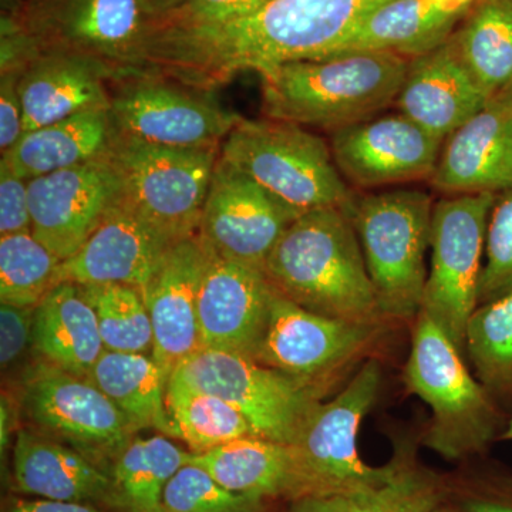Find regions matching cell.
<instances>
[{"mask_svg":"<svg viewBox=\"0 0 512 512\" xmlns=\"http://www.w3.org/2000/svg\"><path fill=\"white\" fill-rule=\"evenodd\" d=\"M5 512H116L99 507V505L76 503V501L47 500H16Z\"/></svg>","mask_w":512,"mask_h":512,"instance_id":"cell-43","label":"cell"},{"mask_svg":"<svg viewBox=\"0 0 512 512\" xmlns=\"http://www.w3.org/2000/svg\"><path fill=\"white\" fill-rule=\"evenodd\" d=\"M390 0H266L251 15L225 23L151 20L143 66L210 93L242 72H269L302 60L329 59L373 12Z\"/></svg>","mask_w":512,"mask_h":512,"instance_id":"cell-1","label":"cell"},{"mask_svg":"<svg viewBox=\"0 0 512 512\" xmlns=\"http://www.w3.org/2000/svg\"><path fill=\"white\" fill-rule=\"evenodd\" d=\"M191 454L164 434L133 437L107 467L114 511L163 512L165 487Z\"/></svg>","mask_w":512,"mask_h":512,"instance_id":"cell-30","label":"cell"},{"mask_svg":"<svg viewBox=\"0 0 512 512\" xmlns=\"http://www.w3.org/2000/svg\"><path fill=\"white\" fill-rule=\"evenodd\" d=\"M478 279V305L512 293V188L495 195Z\"/></svg>","mask_w":512,"mask_h":512,"instance_id":"cell-38","label":"cell"},{"mask_svg":"<svg viewBox=\"0 0 512 512\" xmlns=\"http://www.w3.org/2000/svg\"><path fill=\"white\" fill-rule=\"evenodd\" d=\"M32 345L47 365L89 379L106 348L96 312L79 285L63 282L37 303Z\"/></svg>","mask_w":512,"mask_h":512,"instance_id":"cell-26","label":"cell"},{"mask_svg":"<svg viewBox=\"0 0 512 512\" xmlns=\"http://www.w3.org/2000/svg\"><path fill=\"white\" fill-rule=\"evenodd\" d=\"M20 73H2L0 79V150L2 154L23 136V107L19 94Z\"/></svg>","mask_w":512,"mask_h":512,"instance_id":"cell-42","label":"cell"},{"mask_svg":"<svg viewBox=\"0 0 512 512\" xmlns=\"http://www.w3.org/2000/svg\"><path fill=\"white\" fill-rule=\"evenodd\" d=\"M478 0H390L373 12L330 57L389 52L414 59L443 46ZM329 57V59H330Z\"/></svg>","mask_w":512,"mask_h":512,"instance_id":"cell-25","label":"cell"},{"mask_svg":"<svg viewBox=\"0 0 512 512\" xmlns=\"http://www.w3.org/2000/svg\"><path fill=\"white\" fill-rule=\"evenodd\" d=\"M28 184L0 160V237L32 232Z\"/></svg>","mask_w":512,"mask_h":512,"instance_id":"cell-40","label":"cell"},{"mask_svg":"<svg viewBox=\"0 0 512 512\" xmlns=\"http://www.w3.org/2000/svg\"><path fill=\"white\" fill-rule=\"evenodd\" d=\"M110 80L121 79L97 60L73 53H42L19 77L23 134L82 111L110 107Z\"/></svg>","mask_w":512,"mask_h":512,"instance_id":"cell-23","label":"cell"},{"mask_svg":"<svg viewBox=\"0 0 512 512\" xmlns=\"http://www.w3.org/2000/svg\"><path fill=\"white\" fill-rule=\"evenodd\" d=\"M382 382L379 360H366L335 399L322 402L313 410L298 436L288 444L301 497H348L392 476L393 461L372 467L357 451L360 426L379 399Z\"/></svg>","mask_w":512,"mask_h":512,"instance_id":"cell-7","label":"cell"},{"mask_svg":"<svg viewBox=\"0 0 512 512\" xmlns=\"http://www.w3.org/2000/svg\"><path fill=\"white\" fill-rule=\"evenodd\" d=\"M36 306H0V363L3 369L23 356L33 339Z\"/></svg>","mask_w":512,"mask_h":512,"instance_id":"cell-41","label":"cell"},{"mask_svg":"<svg viewBox=\"0 0 512 512\" xmlns=\"http://www.w3.org/2000/svg\"><path fill=\"white\" fill-rule=\"evenodd\" d=\"M410 59L355 52L275 67L262 77L266 119L340 130L373 119L396 103Z\"/></svg>","mask_w":512,"mask_h":512,"instance_id":"cell-3","label":"cell"},{"mask_svg":"<svg viewBox=\"0 0 512 512\" xmlns=\"http://www.w3.org/2000/svg\"><path fill=\"white\" fill-rule=\"evenodd\" d=\"M173 244L121 198L82 247L62 261L56 285L121 284L143 293Z\"/></svg>","mask_w":512,"mask_h":512,"instance_id":"cell-20","label":"cell"},{"mask_svg":"<svg viewBox=\"0 0 512 512\" xmlns=\"http://www.w3.org/2000/svg\"><path fill=\"white\" fill-rule=\"evenodd\" d=\"M57 258L32 232L0 237V302L37 306L56 286Z\"/></svg>","mask_w":512,"mask_h":512,"instance_id":"cell-36","label":"cell"},{"mask_svg":"<svg viewBox=\"0 0 512 512\" xmlns=\"http://www.w3.org/2000/svg\"><path fill=\"white\" fill-rule=\"evenodd\" d=\"M184 2L185 0H148V6H150L151 16H153L154 19L171 12V10L177 9L178 6L183 5Z\"/></svg>","mask_w":512,"mask_h":512,"instance_id":"cell-47","label":"cell"},{"mask_svg":"<svg viewBox=\"0 0 512 512\" xmlns=\"http://www.w3.org/2000/svg\"><path fill=\"white\" fill-rule=\"evenodd\" d=\"M274 293L264 271L221 258L211 249L198 296L202 349L227 350L254 359Z\"/></svg>","mask_w":512,"mask_h":512,"instance_id":"cell-19","label":"cell"},{"mask_svg":"<svg viewBox=\"0 0 512 512\" xmlns=\"http://www.w3.org/2000/svg\"><path fill=\"white\" fill-rule=\"evenodd\" d=\"M403 380L431 410L420 443L446 460L484 454L507 426L504 410L471 375L463 353L424 313L414 322Z\"/></svg>","mask_w":512,"mask_h":512,"instance_id":"cell-4","label":"cell"},{"mask_svg":"<svg viewBox=\"0 0 512 512\" xmlns=\"http://www.w3.org/2000/svg\"><path fill=\"white\" fill-rule=\"evenodd\" d=\"M298 217L299 212L220 156L198 234L221 258L264 271L276 242Z\"/></svg>","mask_w":512,"mask_h":512,"instance_id":"cell-15","label":"cell"},{"mask_svg":"<svg viewBox=\"0 0 512 512\" xmlns=\"http://www.w3.org/2000/svg\"><path fill=\"white\" fill-rule=\"evenodd\" d=\"M32 234L57 258H70L123 198V181L106 156L29 180Z\"/></svg>","mask_w":512,"mask_h":512,"instance_id":"cell-16","label":"cell"},{"mask_svg":"<svg viewBox=\"0 0 512 512\" xmlns=\"http://www.w3.org/2000/svg\"><path fill=\"white\" fill-rule=\"evenodd\" d=\"M434 512H461L457 507H451V505L441 504Z\"/></svg>","mask_w":512,"mask_h":512,"instance_id":"cell-49","label":"cell"},{"mask_svg":"<svg viewBox=\"0 0 512 512\" xmlns=\"http://www.w3.org/2000/svg\"><path fill=\"white\" fill-rule=\"evenodd\" d=\"M89 379L126 414L134 429L174 437L167 410L170 377L153 356L104 350Z\"/></svg>","mask_w":512,"mask_h":512,"instance_id":"cell-29","label":"cell"},{"mask_svg":"<svg viewBox=\"0 0 512 512\" xmlns=\"http://www.w3.org/2000/svg\"><path fill=\"white\" fill-rule=\"evenodd\" d=\"M20 23L42 53H73L106 64L120 79L143 70L148 0H30Z\"/></svg>","mask_w":512,"mask_h":512,"instance_id":"cell-11","label":"cell"},{"mask_svg":"<svg viewBox=\"0 0 512 512\" xmlns=\"http://www.w3.org/2000/svg\"><path fill=\"white\" fill-rule=\"evenodd\" d=\"M269 284L296 305L328 318L384 325L352 215L343 208L305 212L266 259Z\"/></svg>","mask_w":512,"mask_h":512,"instance_id":"cell-2","label":"cell"},{"mask_svg":"<svg viewBox=\"0 0 512 512\" xmlns=\"http://www.w3.org/2000/svg\"><path fill=\"white\" fill-rule=\"evenodd\" d=\"M495 195H450L434 204L430 266L420 313L466 355L468 320L478 306V279Z\"/></svg>","mask_w":512,"mask_h":512,"instance_id":"cell-10","label":"cell"},{"mask_svg":"<svg viewBox=\"0 0 512 512\" xmlns=\"http://www.w3.org/2000/svg\"><path fill=\"white\" fill-rule=\"evenodd\" d=\"M443 141L400 113L332 131L330 148L348 183L377 188L430 180Z\"/></svg>","mask_w":512,"mask_h":512,"instance_id":"cell-17","label":"cell"},{"mask_svg":"<svg viewBox=\"0 0 512 512\" xmlns=\"http://www.w3.org/2000/svg\"><path fill=\"white\" fill-rule=\"evenodd\" d=\"M488 100L448 40L426 55L410 59L396 104L404 116L446 140Z\"/></svg>","mask_w":512,"mask_h":512,"instance_id":"cell-22","label":"cell"},{"mask_svg":"<svg viewBox=\"0 0 512 512\" xmlns=\"http://www.w3.org/2000/svg\"><path fill=\"white\" fill-rule=\"evenodd\" d=\"M170 377L220 397L251 423L256 436L282 444L295 440L326 390L227 350H198Z\"/></svg>","mask_w":512,"mask_h":512,"instance_id":"cell-9","label":"cell"},{"mask_svg":"<svg viewBox=\"0 0 512 512\" xmlns=\"http://www.w3.org/2000/svg\"><path fill=\"white\" fill-rule=\"evenodd\" d=\"M393 473L384 483L348 495L349 512H434L444 503L443 481L417 463L416 444H396Z\"/></svg>","mask_w":512,"mask_h":512,"instance_id":"cell-34","label":"cell"},{"mask_svg":"<svg viewBox=\"0 0 512 512\" xmlns=\"http://www.w3.org/2000/svg\"><path fill=\"white\" fill-rule=\"evenodd\" d=\"M188 463L204 468L234 493L265 501L301 497L288 444L242 437L204 453H192Z\"/></svg>","mask_w":512,"mask_h":512,"instance_id":"cell-28","label":"cell"},{"mask_svg":"<svg viewBox=\"0 0 512 512\" xmlns=\"http://www.w3.org/2000/svg\"><path fill=\"white\" fill-rule=\"evenodd\" d=\"M167 410L174 439L184 441L192 453L256 436L254 427L234 406L214 394L191 389L174 377L168 379Z\"/></svg>","mask_w":512,"mask_h":512,"instance_id":"cell-33","label":"cell"},{"mask_svg":"<svg viewBox=\"0 0 512 512\" xmlns=\"http://www.w3.org/2000/svg\"><path fill=\"white\" fill-rule=\"evenodd\" d=\"M268 501L234 493L204 468L187 463L168 481L163 512H265Z\"/></svg>","mask_w":512,"mask_h":512,"instance_id":"cell-37","label":"cell"},{"mask_svg":"<svg viewBox=\"0 0 512 512\" xmlns=\"http://www.w3.org/2000/svg\"><path fill=\"white\" fill-rule=\"evenodd\" d=\"M110 111L121 136L177 148H221L242 120L208 92L148 70L123 80Z\"/></svg>","mask_w":512,"mask_h":512,"instance_id":"cell-12","label":"cell"},{"mask_svg":"<svg viewBox=\"0 0 512 512\" xmlns=\"http://www.w3.org/2000/svg\"><path fill=\"white\" fill-rule=\"evenodd\" d=\"M110 157L123 181V201L171 242L200 231L220 148H177L117 133Z\"/></svg>","mask_w":512,"mask_h":512,"instance_id":"cell-8","label":"cell"},{"mask_svg":"<svg viewBox=\"0 0 512 512\" xmlns=\"http://www.w3.org/2000/svg\"><path fill=\"white\" fill-rule=\"evenodd\" d=\"M285 512H349L345 495H305L289 501Z\"/></svg>","mask_w":512,"mask_h":512,"instance_id":"cell-44","label":"cell"},{"mask_svg":"<svg viewBox=\"0 0 512 512\" xmlns=\"http://www.w3.org/2000/svg\"><path fill=\"white\" fill-rule=\"evenodd\" d=\"M116 137L110 107L86 110L23 134L2 160L29 181L106 156Z\"/></svg>","mask_w":512,"mask_h":512,"instance_id":"cell-27","label":"cell"},{"mask_svg":"<svg viewBox=\"0 0 512 512\" xmlns=\"http://www.w3.org/2000/svg\"><path fill=\"white\" fill-rule=\"evenodd\" d=\"M5 2H10V0H3V3H5Z\"/></svg>","mask_w":512,"mask_h":512,"instance_id":"cell-50","label":"cell"},{"mask_svg":"<svg viewBox=\"0 0 512 512\" xmlns=\"http://www.w3.org/2000/svg\"><path fill=\"white\" fill-rule=\"evenodd\" d=\"M23 409L37 429L82 451L106 470L137 433L92 380L45 362L26 376Z\"/></svg>","mask_w":512,"mask_h":512,"instance_id":"cell-14","label":"cell"},{"mask_svg":"<svg viewBox=\"0 0 512 512\" xmlns=\"http://www.w3.org/2000/svg\"><path fill=\"white\" fill-rule=\"evenodd\" d=\"M434 202L427 192L394 190L353 202L352 215L367 272L384 318L416 319L429 268Z\"/></svg>","mask_w":512,"mask_h":512,"instance_id":"cell-6","label":"cell"},{"mask_svg":"<svg viewBox=\"0 0 512 512\" xmlns=\"http://www.w3.org/2000/svg\"><path fill=\"white\" fill-rule=\"evenodd\" d=\"M450 40L490 99L512 89V0H478Z\"/></svg>","mask_w":512,"mask_h":512,"instance_id":"cell-31","label":"cell"},{"mask_svg":"<svg viewBox=\"0 0 512 512\" xmlns=\"http://www.w3.org/2000/svg\"><path fill=\"white\" fill-rule=\"evenodd\" d=\"M430 183L447 197L511 190L512 89L491 97L447 138Z\"/></svg>","mask_w":512,"mask_h":512,"instance_id":"cell-21","label":"cell"},{"mask_svg":"<svg viewBox=\"0 0 512 512\" xmlns=\"http://www.w3.org/2000/svg\"><path fill=\"white\" fill-rule=\"evenodd\" d=\"M498 441H512V416L507 421V426L503 433H501L500 439Z\"/></svg>","mask_w":512,"mask_h":512,"instance_id":"cell-48","label":"cell"},{"mask_svg":"<svg viewBox=\"0 0 512 512\" xmlns=\"http://www.w3.org/2000/svg\"><path fill=\"white\" fill-rule=\"evenodd\" d=\"M386 330L387 323L346 322L308 311L275 289L254 360L285 375L329 387L343 370L359 362Z\"/></svg>","mask_w":512,"mask_h":512,"instance_id":"cell-13","label":"cell"},{"mask_svg":"<svg viewBox=\"0 0 512 512\" xmlns=\"http://www.w3.org/2000/svg\"><path fill=\"white\" fill-rule=\"evenodd\" d=\"M12 473L19 493L114 511L109 471L82 451L40 431H19L13 447Z\"/></svg>","mask_w":512,"mask_h":512,"instance_id":"cell-24","label":"cell"},{"mask_svg":"<svg viewBox=\"0 0 512 512\" xmlns=\"http://www.w3.org/2000/svg\"><path fill=\"white\" fill-rule=\"evenodd\" d=\"M210 256L211 249L200 234L175 242L143 291L153 323V357L168 377L202 349L198 296Z\"/></svg>","mask_w":512,"mask_h":512,"instance_id":"cell-18","label":"cell"},{"mask_svg":"<svg viewBox=\"0 0 512 512\" xmlns=\"http://www.w3.org/2000/svg\"><path fill=\"white\" fill-rule=\"evenodd\" d=\"M265 512H269V511H265Z\"/></svg>","mask_w":512,"mask_h":512,"instance_id":"cell-51","label":"cell"},{"mask_svg":"<svg viewBox=\"0 0 512 512\" xmlns=\"http://www.w3.org/2000/svg\"><path fill=\"white\" fill-rule=\"evenodd\" d=\"M265 3L266 0H185L177 9L154 19L187 25L225 23L251 15Z\"/></svg>","mask_w":512,"mask_h":512,"instance_id":"cell-39","label":"cell"},{"mask_svg":"<svg viewBox=\"0 0 512 512\" xmlns=\"http://www.w3.org/2000/svg\"><path fill=\"white\" fill-rule=\"evenodd\" d=\"M220 156L299 214L320 208L352 210V194L332 148L299 124L242 119Z\"/></svg>","mask_w":512,"mask_h":512,"instance_id":"cell-5","label":"cell"},{"mask_svg":"<svg viewBox=\"0 0 512 512\" xmlns=\"http://www.w3.org/2000/svg\"><path fill=\"white\" fill-rule=\"evenodd\" d=\"M457 508L461 512H512V497L501 494L468 495Z\"/></svg>","mask_w":512,"mask_h":512,"instance_id":"cell-45","label":"cell"},{"mask_svg":"<svg viewBox=\"0 0 512 512\" xmlns=\"http://www.w3.org/2000/svg\"><path fill=\"white\" fill-rule=\"evenodd\" d=\"M79 286L96 312L106 350L153 356V323L140 289L121 284Z\"/></svg>","mask_w":512,"mask_h":512,"instance_id":"cell-35","label":"cell"},{"mask_svg":"<svg viewBox=\"0 0 512 512\" xmlns=\"http://www.w3.org/2000/svg\"><path fill=\"white\" fill-rule=\"evenodd\" d=\"M2 423H0V448H2V457L5 456V448L8 447L10 431H12V404L9 396L2 394Z\"/></svg>","mask_w":512,"mask_h":512,"instance_id":"cell-46","label":"cell"},{"mask_svg":"<svg viewBox=\"0 0 512 512\" xmlns=\"http://www.w3.org/2000/svg\"><path fill=\"white\" fill-rule=\"evenodd\" d=\"M466 356L501 409H512V293L478 305L468 320Z\"/></svg>","mask_w":512,"mask_h":512,"instance_id":"cell-32","label":"cell"}]
</instances>
